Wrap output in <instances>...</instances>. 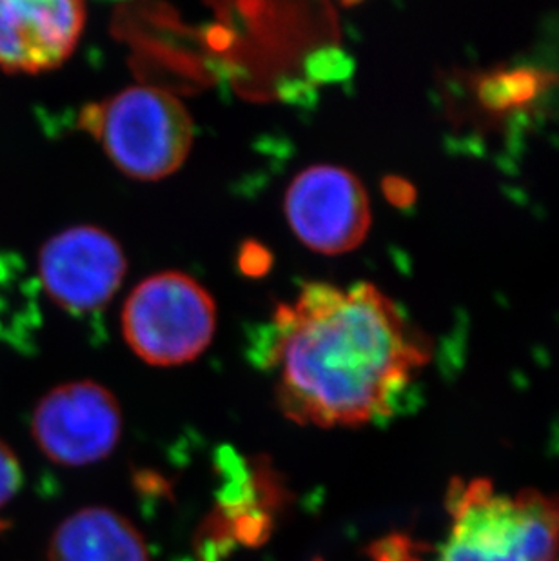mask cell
<instances>
[{
	"label": "cell",
	"instance_id": "obj_1",
	"mask_svg": "<svg viewBox=\"0 0 559 561\" xmlns=\"http://www.w3.org/2000/svg\"><path fill=\"white\" fill-rule=\"evenodd\" d=\"M267 366L285 419L358 427L395 413L431 350L391 297L369 282H309L273 317Z\"/></svg>",
	"mask_w": 559,
	"mask_h": 561
},
{
	"label": "cell",
	"instance_id": "obj_2",
	"mask_svg": "<svg viewBox=\"0 0 559 561\" xmlns=\"http://www.w3.org/2000/svg\"><path fill=\"white\" fill-rule=\"evenodd\" d=\"M79 124L116 170L142 182L176 173L195 140L184 102L155 85H129L106 101L91 102L80 112Z\"/></svg>",
	"mask_w": 559,
	"mask_h": 561
},
{
	"label": "cell",
	"instance_id": "obj_3",
	"mask_svg": "<svg viewBox=\"0 0 559 561\" xmlns=\"http://www.w3.org/2000/svg\"><path fill=\"white\" fill-rule=\"evenodd\" d=\"M438 561H558L559 496L497 493L475 480L450 496Z\"/></svg>",
	"mask_w": 559,
	"mask_h": 561
},
{
	"label": "cell",
	"instance_id": "obj_4",
	"mask_svg": "<svg viewBox=\"0 0 559 561\" xmlns=\"http://www.w3.org/2000/svg\"><path fill=\"white\" fill-rule=\"evenodd\" d=\"M217 320V302L201 282L182 271H164L129 293L122 336L149 366H184L212 345Z\"/></svg>",
	"mask_w": 559,
	"mask_h": 561
},
{
	"label": "cell",
	"instance_id": "obj_5",
	"mask_svg": "<svg viewBox=\"0 0 559 561\" xmlns=\"http://www.w3.org/2000/svg\"><path fill=\"white\" fill-rule=\"evenodd\" d=\"M284 213L301 244L331 256L358 250L373 224L364 184L353 171L333 164L300 171L285 191Z\"/></svg>",
	"mask_w": 559,
	"mask_h": 561
},
{
	"label": "cell",
	"instance_id": "obj_6",
	"mask_svg": "<svg viewBox=\"0 0 559 561\" xmlns=\"http://www.w3.org/2000/svg\"><path fill=\"white\" fill-rule=\"evenodd\" d=\"M121 403L99 381H68L41 398L32 436L57 466L85 467L112 455L121 442Z\"/></svg>",
	"mask_w": 559,
	"mask_h": 561
},
{
	"label": "cell",
	"instance_id": "obj_7",
	"mask_svg": "<svg viewBox=\"0 0 559 561\" xmlns=\"http://www.w3.org/2000/svg\"><path fill=\"white\" fill-rule=\"evenodd\" d=\"M37 265L49 300L82 314L112 302L126 278L127 256L106 229L84 224L54 234L41 248Z\"/></svg>",
	"mask_w": 559,
	"mask_h": 561
},
{
	"label": "cell",
	"instance_id": "obj_8",
	"mask_svg": "<svg viewBox=\"0 0 559 561\" xmlns=\"http://www.w3.org/2000/svg\"><path fill=\"white\" fill-rule=\"evenodd\" d=\"M88 21L79 0H0V69L44 73L73 55Z\"/></svg>",
	"mask_w": 559,
	"mask_h": 561
},
{
	"label": "cell",
	"instance_id": "obj_9",
	"mask_svg": "<svg viewBox=\"0 0 559 561\" xmlns=\"http://www.w3.org/2000/svg\"><path fill=\"white\" fill-rule=\"evenodd\" d=\"M48 561H149L142 533L110 507H84L58 525Z\"/></svg>",
	"mask_w": 559,
	"mask_h": 561
},
{
	"label": "cell",
	"instance_id": "obj_10",
	"mask_svg": "<svg viewBox=\"0 0 559 561\" xmlns=\"http://www.w3.org/2000/svg\"><path fill=\"white\" fill-rule=\"evenodd\" d=\"M22 488V467L15 453L0 439V508H4Z\"/></svg>",
	"mask_w": 559,
	"mask_h": 561
}]
</instances>
